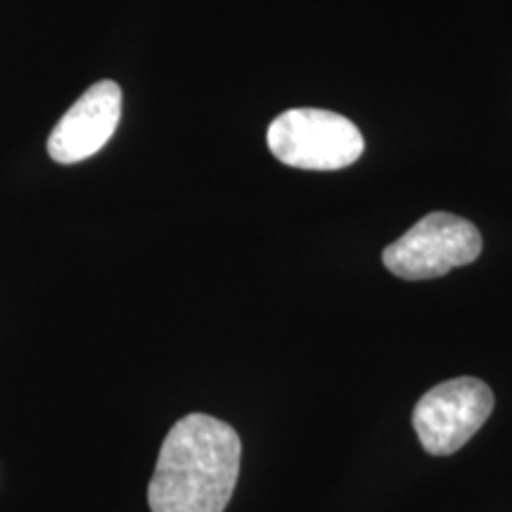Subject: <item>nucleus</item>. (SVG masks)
<instances>
[{
    "label": "nucleus",
    "mask_w": 512,
    "mask_h": 512,
    "mask_svg": "<svg viewBox=\"0 0 512 512\" xmlns=\"http://www.w3.org/2000/svg\"><path fill=\"white\" fill-rule=\"evenodd\" d=\"M242 441L204 413L185 415L166 434L147 486L152 512H223L240 475Z\"/></svg>",
    "instance_id": "1"
},
{
    "label": "nucleus",
    "mask_w": 512,
    "mask_h": 512,
    "mask_svg": "<svg viewBox=\"0 0 512 512\" xmlns=\"http://www.w3.org/2000/svg\"><path fill=\"white\" fill-rule=\"evenodd\" d=\"M268 150L275 159L306 171H337L358 162L366 150L354 121L337 112L299 107L268 126Z\"/></svg>",
    "instance_id": "2"
},
{
    "label": "nucleus",
    "mask_w": 512,
    "mask_h": 512,
    "mask_svg": "<svg viewBox=\"0 0 512 512\" xmlns=\"http://www.w3.org/2000/svg\"><path fill=\"white\" fill-rule=\"evenodd\" d=\"M479 254L482 235L475 223L434 211L415 223L403 238L384 247L382 261L403 280H430L472 264Z\"/></svg>",
    "instance_id": "3"
},
{
    "label": "nucleus",
    "mask_w": 512,
    "mask_h": 512,
    "mask_svg": "<svg viewBox=\"0 0 512 512\" xmlns=\"http://www.w3.org/2000/svg\"><path fill=\"white\" fill-rule=\"evenodd\" d=\"M494 411V392L477 377H456L432 387L413 411V427L432 456H451L479 432Z\"/></svg>",
    "instance_id": "4"
},
{
    "label": "nucleus",
    "mask_w": 512,
    "mask_h": 512,
    "mask_svg": "<svg viewBox=\"0 0 512 512\" xmlns=\"http://www.w3.org/2000/svg\"><path fill=\"white\" fill-rule=\"evenodd\" d=\"M121 119V88L98 81L69 107L48 138V155L57 164H79L110 143Z\"/></svg>",
    "instance_id": "5"
}]
</instances>
